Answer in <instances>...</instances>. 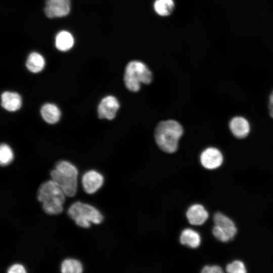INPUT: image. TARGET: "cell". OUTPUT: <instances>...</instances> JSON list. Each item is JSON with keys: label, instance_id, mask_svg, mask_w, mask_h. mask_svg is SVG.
Instances as JSON below:
<instances>
[{"label": "cell", "instance_id": "21", "mask_svg": "<svg viewBox=\"0 0 273 273\" xmlns=\"http://www.w3.org/2000/svg\"><path fill=\"white\" fill-rule=\"evenodd\" d=\"M14 154L11 148L6 144H2L0 147V163L2 166L10 164L13 160Z\"/></svg>", "mask_w": 273, "mask_h": 273}, {"label": "cell", "instance_id": "26", "mask_svg": "<svg viewBox=\"0 0 273 273\" xmlns=\"http://www.w3.org/2000/svg\"><path fill=\"white\" fill-rule=\"evenodd\" d=\"M268 111L269 115L273 118V91L269 97Z\"/></svg>", "mask_w": 273, "mask_h": 273}, {"label": "cell", "instance_id": "24", "mask_svg": "<svg viewBox=\"0 0 273 273\" xmlns=\"http://www.w3.org/2000/svg\"><path fill=\"white\" fill-rule=\"evenodd\" d=\"M223 270L218 265H206L202 269V273H221Z\"/></svg>", "mask_w": 273, "mask_h": 273}, {"label": "cell", "instance_id": "11", "mask_svg": "<svg viewBox=\"0 0 273 273\" xmlns=\"http://www.w3.org/2000/svg\"><path fill=\"white\" fill-rule=\"evenodd\" d=\"M189 222L193 225L203 224L208 218V213L204 207L199 204L191 206L186 213Z\"/></svg>", "mask_w": 273, "mask_h": 273}, {"label": "cell", "instance_id": "1", "mask_svg": "<svg viewBox=\"0 0 273 273\" xmlns=\"http://www.w3.org/2000/svg\"><path fill=\"white\" fill-rule=\"evenodd\" d=\"M183 132L182 126L175 120L161 121L157 124L154 131L156 143L163 151L174 153L177 149L178 141Z\"/></svg>", "mask_w": 273, "mask_h": 273}, {"label": "cell", "instance_id": "13", "mask_svg": "<svg viewBox=\"0 0 273 273\" xmlns=\"http://www.w3.org/2000/svg\"><path fill=\"white\" fill-rule=\"evenodd\" d=\"M215 225L220 227L232 239L235 236L237 229L235 223L228 216L221 212H216L213 216Z\"/></svg>", "mask_w": 273, "mask_h": 273}, {"label": "cell", "instance_id": "14", "mask_svg": "<svg viewBox=\"0 0 273 273\" xmlns=\"http://www.w3.org/2000/svg\"><path fill=\"white\" fill-rule=\"evenodd\" d=\"M40 114L43 119L50 124L57 123L61 117L59 108L52 103H46L41 108Z\"/></svg>", "mask_w": 273, "mask_h": 273}, {"label": "cell", "instance_id": "2", "mask_svg": "<svg viewBox=\"0 0 273 273\" xmlns=\"http://www.w3.org/2000/svg\"><path fill=\"white\" fill-rule=\"evenodd\" d=\"M37 199L42 202L44 211L50 214L62 212L65 202V194L52 179L42 184L37 191Z\"/></svg>", "mask_w": 273, "mask_h": 273}, {"label": "cell", "instance_id": "12", "mask_svg": "<svg viewBox=\"0 0 273 273\" xmlns=\"http://www.w3.org/2000/svg\"><path fill=\"white\" fill-rule=\"evenodd\" d=\"M1 105L8 111H16L22 106L21 97L16 92H4L1 95Z\"/></svg>", "mask_w": 273, "mask_h": 273}, {"label": "cell", "instance_id": "22", "mask_svg": "<svg viewBox=\"0 0 273 273\" xmlns=\"http://www.w3.org/2000/svg\"><path fill=\"white\" fill-rule=\"evenodd\" d=\"M229 273H245L247 271L244 263L241 260H234L229 263L225 268Z\"/></svg>", "mask_w": 273, "mask_h": 273}, {"label": "cell", "instance_id": "8", "mask_svg": "<svg viewBox=\"0 0 273 273\" xmlns=\"http://www.w3.org/2000/svg\"><path fill=\"white\" fill-rule=\"evenodd\" d=\"M119 108L118 100L113 96H107L102 99L98 107V116L101 119H114Z\"/></svg>", "mask_w": 273, "mask_h": 273}, {"label": "cell", "instance_id": "25", "mask_svg": "<svg viewBox=\"0 0 273 273\" xmlns=\"http://www.w3.org/2000/svg\"><path fill=\"white\" fill-rule=\"evenodd\" d=\"M9 273H25L24 267L20 264H14L11 265L7 271Z\"/></svg>", "mask_w": 273, "mask_h": 273}, {"label": "cell", "instance_id": "6", "mask_svg": "<svg viewBox=\"0 0 273 273\" xmlns=\"http://www.w3.org/2000/svg\"><path fill=\"white\" fill-rule=\"evenodd\" d=\"M70 0H47L44 11L50 18L63 17L70 11Z\"/></svg>", "mask_w": 273, "mask_h": 273}, {"label": "cell", "instance_id": "5", "mask_svg": "<svg viewBox=\"0 0 273 273\" xmlns=\"http://www.w3.org/2000/svg\"><path fill=\"white\" fill-rule=\"evenodd\" d=\"M52 179L68 197L74 196L77 190V177L68 175L58 171L56 169L51 172Z\"/></svg>", "mask_w": 273, "mask_h": 273}, {"label": "cell", "instance_id": "20", "mask_svg": "<svg viewBox=\"0 0 273 273\" xmlns=\"http://www.w3.org/2000/svg\"><path fill=\"white\" fill-rule=\"evenodd\" d=\"M55 169L63 174L77 177L78 171L76 167L67 161H59L56 164Z\"/></svg>", "mask_w": 273, "mask_h": 273}, {"label": "cell", "instance_id": "17", "mask_svg": "<svg viewBox=\"0 0 273 273\" xmlns=\"http://www.w3.org/2000/svg\"><path fill=\"white\" fill-rule=\"evenodd\" d=\"M26 66L29 71L36 73L40 72L45 66L44 58L36 52L31 53L27 59Z\"/></svg>", "mask_w": 273, "mask_h": 273}, {"label": "cell", "instance_id": "18", "mask_svg": "<svg viewBox=\"0 0 273 273\" xmlns=\"http://www.w3.org/2000/svg\"><path fill=\"white\" fill-rule=\"evenodd\" d=\"M175 7L174 0H155L153 4L155 12L161 17L171 15Z\"/></svg>", "mask_w": 273, "mask_h": 273}, {"label": "cell", "instance_id": "9", "mask_svg": "<svg viewBox=\"0 0 273 273\" xmlns=\"http://www.w3.org/2000/svg\"><path fill=\"white\" fill-rule=\"evenodd\" d=\"M104 178L102 175L95 170L85 172L82 177V184L84 190L88 194L95 193L102 186Z\"/></svg>", "mask_w": 273, "mask_h": 273}, {"label": "cell", "instance_id": "15", "mask_svg": "<svg viewBox=\"0 0 273 273\" xmlns=\"http://www.w3.org/2000/svg\"><path fill=\"white\" fill-rule=\"evenodd\" d=\"M179 241L183 245L196 248L200 245L201 239L198 232L191 229H186L181 232Z\"/></svg>", "mask_w": 273, "mask_h": 273}, {"label": "cell", "instance_id": "4", "mask_svg": "<svg viewBox=\"0 0 273 273\" xmlns=\"http://www.w3.org/2000/svg\"><path fill=\"white\" fill-rule=\"evenodd\" d=\"M68 214L76 224L84 228L90 226L91 222L100 223L103 218L101 213L96 208L79 201L70 206Z\"/></svg>", "mask_w": 273, "mask_h": 273}, {"label": "cell", "instance_id": "19", "mask_svg": "<svg viewBox=\"0 0 273 273\" xmlns=\"http://www.w3.org/2000/svg\"><path fill=\"white\" fill-rule=\"evenodd\" d=\"M82 270L81 263L76 259H66L61 264V271L64 273H81Z\"/></svg>", "mask_w": 273, "mask_h": 273}, {"label": "cell", "instance_id": "10", "mask_svg": "<svg viewBox=\"0 0 273 273\" xmlns=\"http://www.w3.org/2000/svg\"><path fill=\"white\" fill-rule=\"evenodd\" d=\"M230 129L236 138L243 139L250 132V126L248 120L242 116H235L229 123Z\"/></svg>", "mask_w": 273, "mask_h": 273}, {"label": "cell", "instance_id": "3", "mask_svg": "<svg viewBox=\"0 0 273 273\" xmlns=\"http://www.w3.org/2000/svg\"><path fill=\"white\" fill-rule=\"evenodd\" d=\"M126 88L133 92L139 90L141 84H149L152 80V73L144 62L132 60L126 65L123 77Z\"/></svg>", "mask_w": 273, "mask_h": 273}, {"label": "cell", "instance_id": "23", "mask_svg": "<svg viewBox=\"0 0 273 273\" xmlns=\"http://www.w3.org/2000/svg\"><path fill=\"white\" fill-rule=\"evenodd\" d=\"M212 234L217 240L222 242H228L232 240L229 235L217 225L213 228Z\"/></svg>", "mask_w": 273, "mask_h": 273}, {"label": "cell", "instance_id": "7", "mask_svg": "<svg viewBox=\"0 0 273 273\" xmlns=\"http://www.w3.org/2000/svg\"><path fill=\"white\" fill-rule=\"evenodd\" d=\"M200 160L204 168L212 170L221 165L223 157L221 152L218 149L209 147L202 151L200 156Z\"/></svg>", "mask_w": 273, "mask_h": 273}, {"label": "cell", "instance_id": "16", "mask_svg": "<svg viewBox=\"0 0 273 273\" xmlns=\"http://www.w3.org/2000/svg\"><path fill=\"white\" fill-rule=\"evenodd\" d=\"M74 42L72 34L67 31H61L56 35L55 38V46L61 51H67L71 49Z\"/></svg>", "mask_w": 273, "mask_h": 273}]
</instances>
